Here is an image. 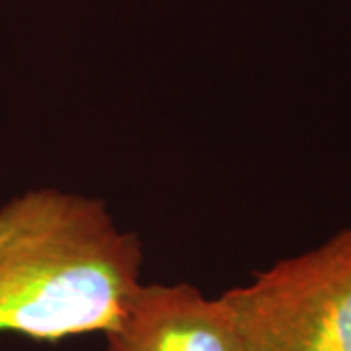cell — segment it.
Returning <instances> with one entry per match:
<instances>
[{
  "mask_svg": "<svg viewBox=\"0 0 351 351\" xmlns=\"http://www.w3.org/2000/svg\"><path fill=\"white\" fill-rule=\"evenodd\" d=\"M143 242L106 201L38 188L0 205V334L110 332L141 283Z\"/></svg>",
  "mask_w": 351,
  "mask_h": 351,
  "instance_id": "cell-1",
  "label": "cell"
},
{
  "mask_svg": "<svg viewBox=\"0 0 351 351\" xmlns=\"http://www.w3.org/2000/svg\"><path fill=\"white\" fill-rule=\"evenodd\" d=\"M221 299L244 351H351V223Z\"/></svg>",
  "mask_w": 351,
  "mask_h": 351,
  "instance_id": "cell-2",
  "label": "cell"
},
{
  "mask_svg": "<svg viewBox=\"0 0 351 351\" xmlns=\"http://www.w3.org/2000/svg\"><path fill=\"white\" fill-rule=\"evenodd\" d=\"M106 351H244L230 308L189 283H138Z\"/></svg>",
  "mask_w": 351,
  "mask_h": 351,
  "instance_id": "cell-3",
  "label": "cell"
}]
</instances>
